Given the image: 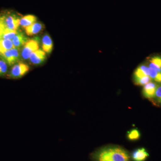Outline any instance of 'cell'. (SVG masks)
Here are the masks:
<instances>
[{
  "mask_svg": "<svg viewBox=\"0 0 161 161\" xmlns=\"http://www.w3.org/2000/svg\"><path fill=\"white\" fill-rule=\"evenodd\" d=\"M95 161H130V156L122 147L111 146L104 147L93 154Z\"/></svg>",
  "mask_w": 161,
  "mask_h": 161,
  "instance_id": "1",
  "label": "cell"
},
{
  "mask_svg": "<svg viewBox=\"0 0 161 161\" xmlns=\"http://www.w3.org/2000/svg\"><path fill=\"white\" fill-rule=\"evenodd\" d=\"M19 25V19L14 15L6 14L0 16V25L5 30L16 31Z\"/></svg>",
  "mask_w": 161,
  "mask_h": 161,
  "instance_id": "2",
  "label": "cell"
},
{
  "mask_svg": "<svg viewBox=\"0 0 161 161\" xmlns=\"http://www.w3.org/2000/svg\"><path fill=\"white\" fill-rule=\"evenodd\" d=\"M39 48V43L36 40H30L26 42L22 52V58L24 59L30 58L31 55Z\"/></svg>",
  "mask_w": 161,
  "mask_h": 161,
  "instance_id": "3",
  "label": "cell"
},
{
  "mask_svg": "<svg viewBox=\"0 0 161 161\" xmlns=\"http://www.w3.org/2000/svg\"><path fill=\"white\" fill-rule=\"evenodd\" d=\"M29 66L25 64H18L12 69L9 77L13 78H21L29 71Z\"/></svg>",
  "mask_w": 161,
  "mask_h": 161,
  "instance_id": "4",
  "label": "cell"
},
{
  "mask_svg": "<svg viewBox=\"0 0 161 161\" xmlns=\"http://www.w3.org/2000/svg\"><path fill=\"white\" fill-rule=\"evenodd\" d=\"M2 54L9 64H13L15 63L19 57V51L15 47L6 51Z\"/></svg>",
  "mask_w": 161,
  "mask_h": 161,
  "instance_id": "5",
  "label": "cell"
},
{
  "mask_svg": "<svg viewBox=\"0 0 161 161\" xmlns=\"http://www.w3.org/2000/svg\"><path fill=\"white\" fill-rule=\"evenodd\" d=\"M157 86L153 82H149V83L145 85L144 87L143 93L144 96L147 98H153L155 96Z\"/></svg>",
  "mask_w": 161,
  "mask_h": 161,
  "instance_id": "6",
  "label": "cell"
},
{
  "mask_svg": "<svg viewBox=\"0 0 161 161\" xmlns=\"http://www.w3.org/2000/svg\"><path fill=\"white\" fill-rule=\"evenodd\" d=\"M149 154L144 148H139L132 152V158L134 161H145Z\"/></svg>",
  "mask_w": 161,
  "mask_h": 161,
  "instance_id": "7",
  "label": "cell"
},
{
  "mask_svg": "<svg viewBox=\"0 0 161 161\" xmlns=\"http://www.w3.org/2000/svg\"><path fill=\"white\" fill-rule=\"evenodd\" d=\"M29 58L33 64H40L45 60V53L41 50H37L31 55Z\"/></svg>",
  "mask_w": 161,
  "mask_h": 161,
  "instance_id": "8",
  "label": "cell"
},
{
  "mask_svg": "<svg viewBox=\"0 0 161 161\" xmlns=\"http://www.w3.org/2000/svg\"><path fill=\"white\" fill-rule=\"evenodd\" d=\"M43 28V26L40 23H35L31 26H27L26 28V34L28 36H32V35L37 34L40 32Z\"/></svg>",
  "mask_w": 161,
  "mask_h": 161,
  "instance_id": "9",
  "label": "cell"
},
{
  "mask_svg": "<svg viewBox=\"0 0 161 161\" xmlns=\"http://www.w3.org/2000/svg\"><path fill=\"white\" fill-rule=\"evenodd\" d=\"M53 43L51 38L48 35H46L42 39V47L47 53H50L53 49Z\"/></svg>",
  "mask_w": 161,
  "mask_h": 161,
  "instance_id": "10",
  "label": "cell"
},
{
  "mask_svg": "<svg viewBox=\"0 0 161 161\" xmlns=\"http://www.w3.org/2000/svg\"><path fill=\"white\" fill-rule=\"evenodd\" d=\"M36 18L32 15H27L25 16L20 19V25L22 27L26 28L31 26L34 23H36Z\"/></svg>",
  "mask_w": 161,
  "mask_h": 161,
  "instance_id": "11",
  "label": "cell"
},
{
  "mask_svg": "<svg viewBox=\"0 0 161 161\" xmlns=\"http://www.w3.org/2000/svg\"><path fill=\"white\" fill-rule=\"evenodd\" d=\"M27 41V38H26L22 33H17L13 39L12 42L14 47H20L24 44H26Z\"/></svg>",
  "mask_w": 161,
  "mask_h": 161,
  "instance_id": "12",
  "label": "cell"
},
{
  "mask_svg": "<svg viewBox=\"0 0 161 161\" xmlns=\"http://www.w3.org/2000/svg\"><path fill=\"white\" fill-rule=\"evenodd\" d=\"M12 41L11 40H7V39H3L0 40V49L2 52V54L4 52L14 48Z\"/></svg>",
  "mask_w": 161,
  "mask_h": 161,
  "instance_id": "13",
  "label": "cell"
},
{
  "mask_svg": "<svg viewBox=\"0 0 161 161\" xmlns=\"http://www.w3.org/2000/svg\"><path fill=\"white\" fill-rule=\"evenodd\" d=\"M150 68L159 72H161V58L158 57H153L150 59Z\"/></svg>",
  "mask_w": 161,
  "mask_h": 161,
  "instance_id": "14",
  "label": "cell"
},
{
  "mask_svg": "<svg viewBox=\"0 0 161 161\" xmlns=\"http://www.w3.org/2000/svg\"><path fill=\"white\" fill-rule=\"evenodd\" d=\"M149 76L157 82H161V72L149 68Z\"/></svg>",
  "mask_w": 161,
  "mask_h": 161,
  "instance_id": "15",
  "label": "cell"
},
{
  "mask_svg": "<svg viewBox=\"0 0 161 161\" xmlns=\"http://www.w3.org/2000/svg\"><path fill=\"white\" fill-rule=\"evenodd\" d=\"M140 137L139 131L136 129H133L128 132V137L130 140H136Z\"/></svg>",
  "mask_w": 161,
  "mask_h": 161,
  "instance_id": "16",
  "label": "cell"
},
{
  "mask_svg": "<svg viewBox=\"0 0 161 161\" xmlns=\"http://www.w3.org/2000/svg\"><path fill=\"white\" fill-rule=\"evenodd\" d=\"M16 31L5 30L3 35V39L11 40L14 38L15 36L17 34Z\"/></svg>",
  "mask_w": 161,
  "mask_h": 161,
  "instance_id": "17",
  "label": "cell"
},
{
  "mask_svg": "<svg viewBox=\"0 0 161 161\" xmlns=\"http://www.w3.org/2000/svg\"><path fill=\"white\" fill-rule=\"evenodd\" d=\"M151 79V78L150 76H147L138 80H135V82L137 85L144 86L149 83Z\"/></svg>",
  "mask_w": 161,
  "mask_h": 161,
  "instance_id": "18",
  "label": "cell"
},
{
  "mask_svg": "<svg viewBox=\"0 0 161 161\" xmlns=\"http://www.w3.org/2000/svg\"><path fill=\"white\" fill-rule=\"evenodd\" d=\"M7 66L6 62L0 60V75H4L7 71Z\"/></svg>",
  "mask_w": 161,
  "mask_h": 161,
  "instance_id": "19",
  "label": "cell"
},
{
  "mask_svg": "<svg viewBox=\"0 0 161 161\" xmlns=\"http://www.w3.org/2000/svg\"><path fill=\"white\" fill-rule=\"evenodd\" d=\"M155 96L158 99V100L161 103V86L157 88L156 91Z\"/></svg>",
  "mask_w": 161,
  "mask_h": 161,
  "instance_id": "20",
  "label": "cell"
},
{
  "mask_svg": "<svg viewBox=\"0 0 161 161\" xmlns=\"http://www.w3.org/2000/svg\"><path fill=\"white\" fill-rule=\"evenodd\" d=\"M4 31L5 30L3 28V26L0 25V40H3V35Z\"/></svg>",
  "mask_w": 161,
  "mask_h": 161,
  "instance_id": "21",
  "label": "cell"
},
{
  "mask_svg": "<svg viewBox=\"0 0 161 161\" xmlns=\"http://www.w3.org/2000/svg\"><path fill=\"white\" fill-rule=\"evenodd\" d=\"M0 53H2V52H1V49H0Z\"/></svg>",
  "mask_w": 161,
  "mask_h": 161,
  "instance_id": "22",
  "label": "cell"
}]
</instances>
